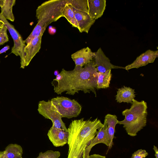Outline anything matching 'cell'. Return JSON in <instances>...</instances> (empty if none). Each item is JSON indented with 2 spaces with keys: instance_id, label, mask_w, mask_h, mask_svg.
Here are the masks:
<instances>
[{
  "instance_id": "cell-28",
  "label": "cell",
  "mask_w": 158,
  "mask_h": 158,
  "mask_svg": "<svg viewBox=\"0 0 158 158\" xmlns=\"http://www.w3.org/2000/svg\"><path fill=\"white\" fill-rule=\"evenodd\" d=\"M153 149L155 152V156L156 158H158V150L157 147L155 146L154 145Z\"/></svg>"
},
{
  "instance_id": "cell-8",
  "label": "cell",
  "mask_w": 158,
  "mask_h": 158,
  "mask_svg": "<svg viewBox=\"0 0 158 158\" xmlns=\"http://www.w3.org/2000/svg\"><path fill=\"white\" fill-rule=\"evenodd\" d=\"M103 127L98 130L96 133V136L91 141L89 145L84 150L82 158H88L92 148L99 143H102L110 149V141L107 132V123L105 119Z\"/></svg>"
},
{
  "instance_id": "cell-5",
  "label": "cell",
  "mask_w": 158,
  "mask_h": 158,
  "mask_svg": "<svg viewBox=\"0 0 158 158\" xmlns=\"http://www.w3.org/2000/svg\"><path fill=\"white\" fill-rule=\"evenodd\" d=\"M62 118H71L77 117L80 114L82 107L74 99L64 96H57L51 100Z\"/></svg>"
},
{
  "instance_id": "cell-13",
  "label": "cell",
  "mask_w": 158,
  "mask_h": 158,
  "mask_svg": "<svg viewBox=\"0 0 158 158\" xmlns=\"http://www.w3.org/2000/svg\"><path fill=\"white\" fill-rule=\"evenodd\" d=\"M47 135L54 147H62L67 143L68 131L57 129L52 126L48 131Z\"/></svg>"
},
{
  "instance_id": "cell-4",
  "label": "cell",
  "mask_w": 158,
  "mask_h": 158,
  "mask_svg": "<svg viewBox=\"0 0 158 158\" xmlns=\"http://www.w3.org/2000/svg\"><path fill=\"white\" fill-rule=\"evenodd\" d=\"M147 105L143 100L139 102L135 99L130 109H127L122 112L125 118L118 121L117 124L123 125L127 134L135 136L137 133L146 125L148 115Z\"/></svg>"
},
{
  "instance_id": "cell-21",
  "label": "cell",
  "mask_w": 158,
  "mask_h": 158,
  "mask_svg": "<svg viewBox=\"0 0 158 158\" xmlns=\"http://www.w3.org/2000/svg\"><path fill=\"white\" fill-rule=\"evenodd\" d=\"M63 14V17L66 19L72 26L78 29V27L73 11L72 6L69 2L65 6Z\"/></svg>"
},
{
  "instance_id": "cell-12",
  "label": "cell",
  "mask_w": 158,
  "mask_h": 158,
  "mask_svg": "<svg viewBox=\"0 0 158 158\" xmlns=\"http://www.w3.org/2000/svg\"><path fill=\"white\" fill-rule=\"evenodd\" d=\"M158 56V50L153 51L148 50L138 57L132 64L125 67V69L128 70L132 69H138L145 66L149 63H153Z\"/></svg>"
},
{
  "instance_id": "cell-17",
  "label": "cell",
  "mask_w": 158,
  "mask_h": 158,
  "mask_svg": "<svg viewBox=\"0 0 158 158\" xmlns=\"http://www.w3.org/2000/svg\"><path fill=\"white\" fill-rule=\"evenodd\" d=\"M4 151L2 158H22L23 148L20 145L17 144H9Z\"/></svg>"
},
{
  "instance_id": "cell-14",
  "label": "cell",
  "mask_w": 158,
  "mask_h": 158,
  "mask_svg": "<svg viewBox=\"0 0 158 158\" xmlns=\"http://www.w3.org/2000/svg\"><path fill=\"white\" fill-rule=\"evenodd\" d=\"M95 52H92L88 47L82 48L72 54L71 57L75 66H83L89 63L93 60Z\"/></svg>"
},
{
  "instance_id": "cell-25",
  "label": "cell",
  "mask_w": 158,
  "mask_h": 158,
  "mask_svg": "<svg viewBox=\"0 0 158 158\" xmlns=\"http://www.w3.org/2000/svg\"><path fill=\"white\" fill-rule=\"evenodd\" d=\"M148 153L145 150L139 149L135 152L131 158H145Z\"/></svg>"
},
{
  "instance_id": "cell-10",
  "label": "cell",
  "mask_w": 158,
  "mask_h": 158,
  "mask_svg": "<svg viewBox=\"0 0 158 158\" xmlns=\"http://www.w3.org/2000/svg\"><path fill=\"white\" fill-rule=\"evenodd\" d=\"M45 29H43L40 34L34 37L26 45L24 50L25 66H27L41 48L42 36Z\"/></svg>"
},
{
  "instance_id": "cell-32",
  "label": "cell",
  "mask_w": 158,
  "mask_h": 158,
  "mask_svg": "<svg viewBox=\"0 0 158 158\" xmlns=\"http://www.w3.org/2000/svg\"><path fill=\"white\" fill-rule=\"evenodd\" d=\"M59 73L58 71L57 70H56L54 71V74L55 76H56Z\"/></svg>"
},
{
  "instance_id": "cell-1",
  "label": "cell",
  "mask_w": 158,
  "mask_h": 158,
  "mask_svg": "<svg viewBox=\"0 0 158 158\" xmlns=\"http://www.w3.org/2000/svg\"><path fill=\"white\" fill-rule=\"evenodd\" d=\"M97 71L93 60L84 67L75 66L72 70L62 69L51 83L55 93L73 95L81 91L85 93L93 92L96 97Z\"/></svg>"
},
{
  "instance_id": "cell-2",
  "label": "cell",
  "mask_w": 158,
  "mask_h": 158,
  "mask_svg": "<svg viewBox=\"0 0 158 158\" xmlns=\"http://www.w3.org/2000/svg\"><path fill=\"white\" fill-rule=\"evenodd\" d=\"M103 124L97 118L93 120L84 118L72 120L68 129L67 158H82L84 150L95 137L97 130Z\"/></svg>"
},
{
  "instance_id": "cell-20",
  "label": "cell",
  "mask_w": 158,
  "mask_h": 158,
  "mask_svg": "<svg viewBox=\"0 0 158 158\" xmlns=\"http://www.w3.org/2000/svg\"><path fill=\"white\" fill-rule=\"evenodd\" d=\"M97 89H105L109 87L111 79V70H108L104 73L97 72Z\"/></svg>"
},
{
  "instance_id": "cell-30",
  "label": "cell",
  "mask_w": 158,
  "mask_h": 158,
  "mask_svg": "<svg viewBox=\"0 0 158 158\" xmlns=\"http://www.w3.org/2000/svg\"><path fill=\"white\" fill-rule=\"evenodd\" d=\"M4 0H0V7H2L4 5Z\"/></svg>"
},
{
  "instance_id": "cell-6",
  "label": "cell",
  "mask_w": 158,
  "mask_h": 158,
  "mask_svg": "<svg viewBox=\"0 0 158 158\" xmlns=\"http://www.w3.org/2000/svg\"><path fill=\"white\" fill-rule=\"evenodd\" d=\"M37 110L39 113L45 118L51 120L52 126L57 129L68 131L65 124L62 120L61 115L51 100L40 101Z\"/></svg>"
},
{
  "instance_id": "cell-19",
  "label": "cell",
  "mask_w": 158,
  "mask_h": 158,
  "mask_svg": "<svg viewBox=\"0 0 158 158\" xmlns=\"http://www.w3.org/2000/svg\"><path fill=\"white\" fill-rule=\"evenodd\" d=\"M15 0H4V5L1 7L0 14L7 20L13 22L15 17L12 12L13 7L15 4Z\"/></svg>"
},
{
  "instance_id": "cell-3",
  "label": "cell",
  "mask_w": 158,
  "mask_h": 158,
  "mask_svg": "<svg viewBox=\"0 0 158 158\" xmlns=\"http://www.w3.org/2000/svg\"><path fill=\"white\" fill-rule=\"evenodd\" d=\"M69 0H49L39 5L36 10L37 23L30 34L34 38L38 36L43 29L63 16V11Z\"/></svg>"
},
{
  "instance_id": "cell-24",
  "label": "cell",
  "mask_w": 158,
  "mask_h": 158,
  "mask_svg": "<svg viewBox=\"0 0 158 158\" xmlns=\"http://www.w3.org/2000/svg\"><path fill=\"white\" fill-rule=\"evenodd\" d=\"M7 30L6 27L5 25L2 28H0V45H3L9 41Z\"/></svg>"
},
{
  "instance_id": "cell-16",
  "label": "cell",
  "mask_w": 158,
  "mask_h": 158,
  "mask_svg": "<svg viewBox=\"0 0 158 158\" xmlns=\"http://www.w3.org/2000/svg\"><path fill=\"white\" fill-rule=\"evenodd\" d=\"M135 89L130 87L124 86L119 88L115 96V100L119 103L122 102L132 103L133 100L135 97Z\"/></svg>"
},
{
  "instance_id": "cell-9",
  "label": "cell",
  "mask_w": 158,
  "mask_h": 158,
  "mask_svg": "<svg viewBox=\"0 0 158 158\" xmlns=\"http://www.w3.org/2000/svg\"><path fill=\"white\" fill-rule=\"evenodd\" d=\"M94 60L97 72L104 73L112 69H125V67L115 66L110 62V60L105 55L101 48L95 52Z\"/></svg>"
},
{
  "instance_id": "cell-31",
  "label": "cell",
  "mask_w": 158,
  "mask_h": 158,
  "mask_svg": "<svg viewBox=\"0 0 158 158\" xmlns=\"http://www.w3.org/2000/svg\"><path fill=\"white\" fill-rule=\"evenodd\" d=\"M4 153V151H0V158H2Z\"/></svg>"
},
{
  "instance_id": "cell-7",
  "label": "cell",
  "mask_w": 158,
  "mask_h": 158,
  "mask_svg": "<svg viewBox=\"0 0 158 158\" xmlns=\"http://www.w3.org/2000/svg\"><path fill=\"white\" fill-rule=\"evenodd\" d=\"M0 20L4 22L13 40L14 44L12 48L11 53L20 56V68L24 69L25 67L24 50L26 46L25 41L14 26L10 23L0 13Z\"/></svg>"
},
{
  "instance_id": "cell-18",
  "label": "cell",
  "mask_w": 158,
  "mask_h": 158,
  "mask_svg": "<svg viewBox=\"0 0 158 158\" xmlns=\"http://www.w3.org/2000/svg\"><path fill=\"white\" fill-rule=\"evenodd\" d=\"M107 123V132L110 141V149L111 148L113 145V141L114 137L115 132V127L117 124V117L115 115L107 114L105 117Z\"/></svg>"
},
{
  "instance_id": "cell-11",
  "label": "cell",
  "mask_w": 158,
  "mask_h": 158,
  "mask_svg": "<svg viewBox=\"0 0 158 158\" xmlns=\"http://www.w3.org/2000/svg\"><path fill=\"white\" fill-rule=\"evenodd\" d=\"M72 8L77 22L78 29L81 33L85 32L88 33L95 20L87 13L76 10L72 7Z\"/></svg>"
},
{
  "instance_id": "cell-23",
  "label": "cell",
  "mask_w": 158,
  "mask_h": 158,
  "mask_svg": "<svg viewBox=\"0 0 158 158\" xmlns=\"http://www.w3.org/2000/svg\"><path fill=\"white\" fill-rule=\"evenodd\" d=\"M60 156V152L59 151L48 150L43 152H40L36 158H59Z\"/></svg>"
},
{
  "instance_id": "cell-29",
  "label": "cell",
  "mask_w": 158,
  "mask_h": 158,
  "mask_svg": "<svg viewBox=\"0 0 158 158\" xmlns=\"http://www.w3.org/2000/svg\"><path fill=\"white\" fill-rule=\"evenodd\" d=\"M4 25V22L0 20V28H2Z\"/></svg>"
},
{
  "instance_id": "cell-15",
  "label": "cell",
  "mask_w": 158,
  "mask_h": 158,
  "mask_svg": "<svg viewBox=\"0 0 158 158\" xmlns=\"http://www.w3.org/2000/svg\"><path fill=\"white\" fill-rule=\"evenodd\" d=\"M88 14L95 20L103 15L106 6V0H88Z\"/></svg>"
},
{
  "instance_id": "cell-22",
  "label": "cell",
  "mask_w": 158,
  "mask_h": 158,
  "mask_svg": "<svg viewBox=\"0 0 158 158\" xmlns=\"http://www.w3.org/2000/svg\"><path fill=\"white\" fill-rule=\"evenodd\" d=\"M69 3L73 8L88 13V0H69Z\"/></svg>"
},
{
  "instance_id": "cell-27",
  "label": "cell",
  "mask_w": 158,
  "mask_h": 158,
  "mask_svg": "<svg viewBox=\"0 0 158 158\" xmlns=\"http://www.w3.org/2000/svg\"><path fill=\"white\" fill-rule=\"evenodd\" d=\"M10 47L9 45H6L4 47L0 50V54L6 52L10 49Z\"/></svg>"
},
{
  "instance_id": "cell-26",
  "label": "cell",
  "mask_w": 158,
  "mask_h": 158,
  "mask_svg": "<svg viewBox=\"0 0 158 158\" xmlns=\"http://www.w3.org/2000/svg\"><path fill=\"white\" fill-rule=\"evenodd\" d=\"M88 158H106L105 156L99 154H94L89 155Z\"/></svg>"
}]
</instances>
